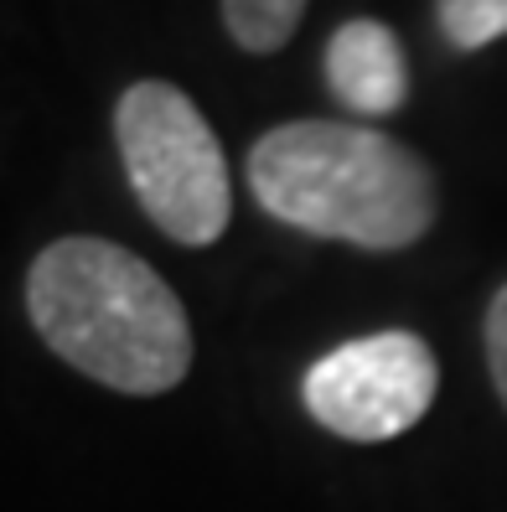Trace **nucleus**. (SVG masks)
I'll use <instances>...</instances> for the list:
<instances>
[{
  "instance_id": "0eeeda50",
  "label": "nucleus",
  "mask_w": 507,
  "mask_h": 512,
  "mask_svg": "<svg viewBox=\"0 0 507 512\" xmlns=\"http://www.w3.org/2000/svg\"><path fill=\"white\" fill-rule=\"evenodd\" d=\"M435 21L451 47L482 52L507 37V0H435Z\"/></svg>"
},
{
  "instance_id": "20e7f679",
  "label": "nucleus",
  "mask_w": 507,
  "mask_h": 512,
  "mask_svg": "<svg viewBox=\"0 0 507 512\" xmlns=\"http://www.w3.org/2000/svg\"><path fill=\"white\" fill-rule=\"evenodd\" d=\"M440 394V363L414 331H373L332 347L306 368L301 399L321 430L352 445L409 435Z\"/></svg>"
},
{
  "instance_id": "6e6552de",
  "label": "nucleus",
  "mask_w": 507,
  "mask_h": 512,
  "mask_svg": "<svg viewBox=\"0 0 507 512\" xmlns=\"http://www.w3.org/2000/svg\"><path fill=\"white\" fill-rule=\"evenodd\" d=\"M482 347H487V373H492V388L507 409V285L487 300V321H482Z\"/></svg>"
},
{
  "instance_id": "f03ea898",
  "label": "nucleus",
  "mask_w": 507,
  "mask_h": 512,
  "mask_svg": "<svg viewBox=\"0 0 507 512\" xmlns=\"http://www.w3.org/2000/svg\"><path fill=\"white\" fill-rule=\"evenodd\" d=\"M249 192L285 228L363 254L414 249L435 228L440 192L425 156L383 130L290 119L249 145Z\"/></svg>"
},
{
  "instance_id": "423d86ee",
  "label": "nucleus",
  "mask_w": 507,
  "mask_h": 512,
  "mask_svg": "<svg viewBox=\"0 0 507 512\" xmlns=\"http://www.w3.org/2000/svg\"><path fill=\"white\" fill-rule=\"evenodd\" d=\"M306 6L311 0H223V26L244 52L270 57L301 32Z\"/></svg>"
},
{
  "instance_id": "39448f33",
  "label": "nucleus",
  "mask_w": 507,
  "mask_h": 512,
  "mask_svg": "<svg viewBox=\"0 0 507 512\" xmlns=\"http://www.w3.org/2000/svg\"><path fill=\"white\" fill-rule=\"evenodd\" d=\"M326 88L342 109L363 119H389L409 99V57L394 37V26L373 16L342 21L326 42Z\"/></svg>"
},
{
  "instance_id": "f257e3e1",
  "label": "nucleus",
  "mask_w": 507,
  "mask_h": 512,
  "mask_svg": "<svg viewBox=\"0 0 507 512\" xmlns=\"http://www.w3.org/2000/svg\"><path fill=\"white\" fill-rule=\"evenodd\" d=\"M32 331L114 394L156 399L192 373V321L156 264L94 233L47 244L26 269Z\"/></svg>"
},
{
  "instance_id": "7ed1b4c3",
  "label": "nucleus",
  "mask_w": 507,
  "mask_h": 512,
  "mask_svg": "<svg viewBox=\"0 0 507 512\" xmlns=\"http://www.w3.org/2000/svg\"><path fill=\"white\" fill-rule=\"evenodd\" d=\"M114 145L125 182L171 244L213 249L233 223L223 145L207 114L176 83L140 78L114 104Z\"/></svg>"
}]
</instances>
